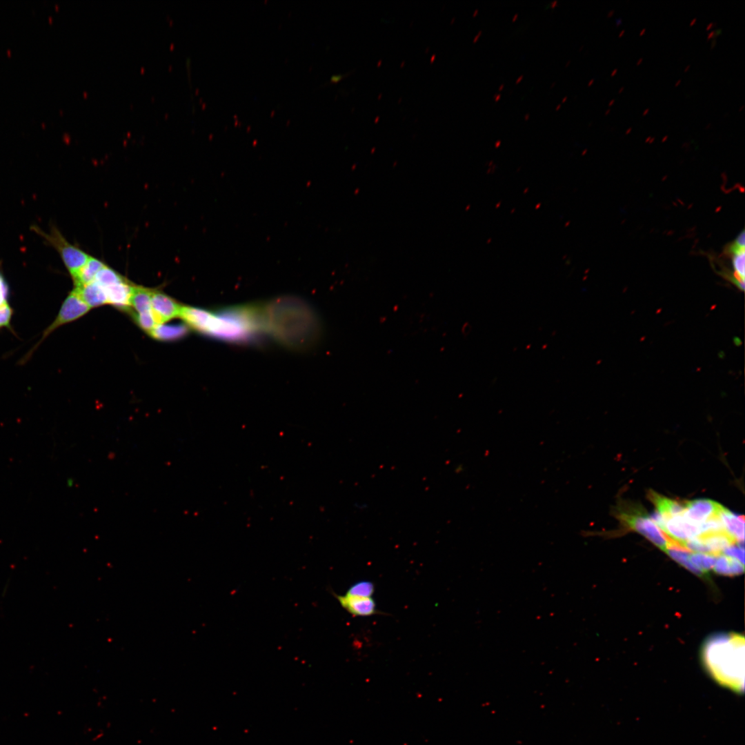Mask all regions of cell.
I'll list each match as a JSON object with an SVG mask.
<instances>
[{
	"label": "cell",
	"instance_id": "1f68e13d",
	"mask_svg": "<svg viewBox=\"0 0 745 745\" xmlns=\"http://www.w3.org/2000/svg\"><path fill=\"white\" fill-rule=\"evenodd\" d=\"M717 41L715 39H713L711 43V48L713 49L716 45Z\"/></svg>",
	"mask_w": 745,
	"mask_h": 745
},
{
	"label": "cell",
	"instance_id": "e575fe53",
	"mask_svg": "<svg viewBox=\"0 0 745 745\" xmlns=\"http://www.w3.org/2000/svg\"><path fill=\"white\" fill-rule=\"evenodd\" d=\"M614 12H615V10H610V11H609V12H608V14H607L608 17H611V15H613V14Z\"/></svg>",
	"mask_w": 745,
	"mask_h": 745
},
{
	"label": "cell",
	"instance_id": "7402d4cb",
	"mask_svg": "<svg viewBox=\"0 0 745 745\" xmlns=\"http://www.w3.org/2000/svg\"><path fill=\"white\" fill-rule=\"evenodd\" d=\"M374 592L375 585L372 582L361 580L352 584L346 595L359 597H372Z\"/></svg>",
	"mask_w": 745,
	"mask_h": 745
},
{
	"label": "cell",
	"instance_id": "d4e9b609",
	"mask_svg": "<svg viewBox=\"0 0 745 745\" xmlns=\"http://www.w3.org/2000/svg\"><path fill=\"white\" fill-rule=\"evenodd\" d=\"M722 553L724 555L731 558L735 559L740 562L742 564H744V548L743 545H731L723 550Z\"/></svg>",
	"mask_w": 745,
	"mask_h": 745
},
{
	"label": "cell",
	"instance_id": "f1b7e54d",
	"mask_svg": "<svg viewBox=\"0 0 745 745\" xmlns=\"http://www.w3.org/2000/svg\"><path fill=\"white\" fill-rule=\"evenodd\" d=\"M346 74H335V75H333L330 78V81L334 82V83L337 82L339 80H341L342 78H344V77H345Z\"/></svg>",
	"mask_w": 745,
	"mask_h": 745
},
{
	"label": "cell",
	"instance_id": "d6a6232c",
	"mask_svg": "<svg viewBox=\"0 0 745 745\" xmlns=\"http://www.w3.org/2000/svg\"><path fill=\"white\" fill-rule=\"evenodd\" d=\"M615 21H616V26H619L622 23V20L621 18L616 19Z\"/></svg>",
	"mask_w": 745,
	"mask_h": 745
},
{
	"label": "cell",
	"instance_id": "8992f818",
	"mask_svg": "<svg viewBox=\"0 0 745 745\" xmlns=\"http://www.w3.org/2000/svg\"><path fill=\"white\" fill-rule=\"evenodd\" d=\"M89 310L90 307L83 301L77 291L74 288L63 302L55 319L43 331L41 339L32 351L57 328L79 319L88 312Z\"/></svg>",
	"mask_w": 745,
	"mask_h": 745
},
{
	"label": "cell",
	"instance_id": "f6af8a7d",
	"mask_svg": "<svg viewBox=\"0 0 745 745\" xmlns=\"http://www.w3.org/2000/svg\"><path fill=\"white\" fill-rule=\"evenodd\" d=\"M624 89V86L621 87L620 89L618 91V93H621Z\"/></svg>",
	"mask_w": 745,
	"mask_h": 745
},
{
	"label": "cell",
	"instance_id": "f35d334b",
	"mask_svg": "<svg viewBox=\"0 0 745 745\" xmlns=\"http://www.w3.org/2000/svg\"><path fill=\"white\" fill-rule=\"evenodd\" d=\"M649 111V108H646L643 112V116H645Z\"/></svg>",
	"mask_w": 745,
	"mask_h": 745
},
{
	"label": "cell",
	"instance_id": "d6986e66",
	"mask_svg": "<svg viewBox=\"0 0 745 745\" xmlns=\"http://www.w3.org/2000/svg\"><path fill=\"white\" fill-rule=\"evenodd\" d=\"M713 569L718 574L734 576L743 573L744 566L735 559L719 555L716 557Z\"/></svg>",
	"mask_w": 745,
	"mask_h": 745
},
{
	"label": "cell",
	"instance_id": "52a82bcc",
	"mask_svg": "<svg viewBox=\"0 0 745 745\" xmlns=\"http://www.w3.org/2000/svg\"><path fill=\"white\" fill-rule=\"evenodd\" d=\"M662 530L680 545L702 533L699 525L688 521L684 514L666 519Z\"/></svg>",
	"mask_w": 745,
	"mask_h": 745
},
{
	"label": "cell",
	"instance_id": "bcb514c9",
	"mask_svg": "<svg viewBox=\"0 0 745 745\" xmlns=\"http://www.w3.org/2000/svg\"><path fill=\"white\" fill-rule=\"evenodd\" d=\"M689 68H690V65H688V66H686V67L685 68V69H684V72H686V71L688 70V69Z\"/></svg>",
	"mask_w": 745,
	"mask_h": 745
},
{
	"label": "cell",
	"instance_id": "8fae6325",
	"mask_svg": "<svg viewBox=\"0 0 745 745\" xmlns=\"http://www.w3.org/2000/svg\"><path fill=\"white\" fill-rule=\"evenodd\" d=\"M103 288V287H102ZM133 286L126 279L123 281L103 288L107 302L122 309L128 308Z\"/></svg>",
	"mask_w": 745,
	"mask_h": 745
},
{
	"label": "cell",
	"instance_id": "603a6c76",
	"mask_svg": "<svg viewBox=\"0 0 745 745\" xmlns=\"http://www.w3.org/2000/svg\"><path fill=\"white\" fill-rule=\"evenodd\" d=\"M733 257L732 259L733 266L734 272L744 277L745 275V252L744 247L739 246L735 244L731 248Z\"/></svg>",
	"mask_w": 745,
	"mask_h": 745
},
{
	"label": "cell",
	"instance_id": "6da1fadb",
	"mask_svg": "<svg viewBox=\"0 0 745 745\" xmlns=\"http://www.w3.org/2000/svg\"><path fill=\"white\" fill-rule=\"evenodd\" d=\"M179 317L209 337L232 343H247L265 335L261 306H237L208 311L182 306Z\"/></svg>",
	"mask_w": 745,
	"mask_h": 745
},
{
	"label": "cell",
	"instance_id": "7a4b0ae2",
	"mask_svg": "<svg viewBox=\"0 0 745 745\" xmlns=\"http://www.w3.org/2000/svg\"><path fill=\"white\" fill-rule=\"evenodd\" d=\"M261 308L265 332L277 341L292 347H302L318 337V320L298 299H277Z\"/></svg>",
	"mask_w": 745,
	"mask_h": 745
},
{
	"label": "cell",
	"instance_id": "cb8c5ba5",
	"mask_svg": "<svg viewBox=\"0 0 745 745\" xmlns=\"http://www.w3.org/2000/svg\"><path fill=\"white\" fill-rule=\"evenodd\" d=\"M134 319L138 326L145 331L149 332V333L158 325L152 310L136 313L134 315Z\"/></svg>",
	"mask_w": 745,
	"mask_h": 745
},
{
	"label": "cell",
	"instance_id": "277c9868",
	"mask_svg": "<svg viewBox=\"0 0 745 745\" xmlns=\"http://www.w3.org/2000/svg\"><path fill=\"white\" fill-rule=\"evenodd\" d=\"M32 229L57 251L72 279H74L90 256L70 244L54 226L50 228L49 232L36 226Z\"/></svg>",
	"mask_w": 745,
	"mask_h": 745
},
{
	"label": "cell",
	"instance_id": "ee69618b",
	"mask_svg": "<svg viewBox=\"0 0 745 745\" xmlns=\"http://www.w3.org/2000/svg\"><path fill=\"white\" fill-rule=\"evenodd\" d=\"M614 102H615V99H612V100H611V101H610L609 102V103H608V106H612V105L613 104V103H614Z\"/></svg>",
	"mask_w": 745,
	"mask_h": 745
},
{
	"label": "cell",
	"instance_id": "f5cc1de1",
	"mask_svg": "<svg viewBox=\"0 0 745 745\" xmlns=\"http://www.w3.org/2000/svg\"><path fill=\"white\" fill-rule=\"evenodd\" d=\"M650 138H651L650 137H648V138L646 139V141H648V140H650Z\"/></svg>",
	"mask_w": 745,
	"mask_h": 745
},
{
	"label": "cell",
	"instance_id": "ffe728a7",
	"mask_svg": "<svg viewBox=\"0 0 745 745\" xmlns=\"http://www.w3.org/2000/svg\"><path fill=\"white\" fill-rule=\"evenodd\" d=\"M123 276L117 271L105 265L97 273L95 281L101 287L105 288L110 285L125 281Z\"/></svg>",
	"mask_w": 745,
	"mask_h": 745
},
{
	"label": "cell",
	"instance_id": "484cf974",
	"mask_svg": "<svg viewBox=\"0 0 745 745\" xmlns=\"http://www.w3.org/2000/svg\"><path fill=\"white\" fill-rule=\"evenodd\" d=\"M12 314V308L8 302L3 304L0 306V328H11L10 321Z\"/></svg>",
	"mask_w": 745,
	"mask_h": 745
},
{
	"label": "cell",
	"instance_id": "e0dca14e",
	"mask_svg": "<svg viewBox=\"0 0 745 745\" xmlns=\"http://www.w3.org/2000/svg\"><path fill=\"white\" fill-rule=\"evenodd\" d=\"M188 332V328L183 324L163 325L158 324L150 335L154 338L161 341H172L180 339Z\"/></svg>",
	"mask_w": 745,
	"mask_h": 745
},
{
	"label": "cell",
	"instance_id": "816d5d0a",
	"mask_svg": "<svg viewBox=\"0 0 745 745\" xmlns=\"http://www.w3.org/2000/svg\"><path fill=\"white\" fill-rule=\"evenodd\" d=\"M711 126V123H708L707 126H706V128H708Z\"/></svg>",
	"mask_w": 745,
	"mask_h": 745
},
{
	"label": "cell",
	"instance_id": "74e56055",
	"mask_svg": "<svg viewBox=\"0 0 745 745\" xmlns=\"http://www.w3.org/2000/svg\"><path fill=\"white\" fill-rule=\"evenodd\" d=\"M617 68H615V69H614V70H613L612 71V72H611V74H610V75H611L612 77H613V76H614V75H615V74L617 73Z\"/></svg>",
	"mask_w": 745,
	"mask_h": 745
},
{
	"label": "cell",
	"instance_id": "f907efd6",
	"mask_svg": "<svg viewBox=\"0 0 745 745\" xmlns=\"http://www.w3.org/2000/svg\"><path fill=\"white\" fill-rule=\"evenodd\" d=\"M610 109H608V110H607L606 111V112H605V115H607V114H608V113H609V112H610Z\"/></svg>",
	"mask_w": 745,
	"mask_h": 745
},
{
	"label": "cell",
	"instance_id": "b9f144b4",
	"mask_svg": "<svg viewBox=\"0 0 745 745\" xmlns=\"http://www.w3.org/2000/svg\"><path fill=\"white\" fill-rule=\"evenodd\" d=\"M631 130H632V128H631V127H630V128H628V129H627V130L626 131V134L627 135V134L630 133V132H631Z\"/></svg>",
	"mask_w": 745,
	"mask_h": 745
},
{
	"label": "cell",
	"instance_id": "7bdbcfd3",
	"mask_svg": "<svg viewBox=\"0 0 745 745\" xmlns=\"http://www.w3.org/2000/svg\"><path fill=\"white\" fill-rule=\"evenodd\" d=\"M681 83V79H679L675 83V86H677Z\"/></svg>",
	"mask_w": 745,
	"mask_h": 745
},
{
	"label": "cell",
	"instance_id": "5bb4252c",
	"mask_svg": "<svg viewBox=\"0 0 745 745\" xmlns=\"http://www.w3.org/2000/svg\"><path fill=\"white\" fill-rule=\"evenodd\" d=\"M74 289L90 308L108 303L104 289L95 281Z\"/></svg>",
	"mask_w": 745,
	"mask_h": 745
},
{
	"label": "cell",
	"instance_id": "60d3db41",
	"mask_svg": "<svg viewBox=\"0 0 745 745\" xmlns=\"http://www.w3.org/2000/svg\"><path fill=\"white\" fill-rule=\"evenodd\" d=\"M624 32H625V30H622V31H621V32H619V35H618V36H619V37H622V35L624 34Z\"/></svg>",
	"mask_w": 745,
	"mask_h": 745
},
{
	"label": "cell",
	"instance_id": "d590c367",
	"mask_svg": "<svg viewBox=\"0 0 745 745\" xmlns=\"http://www.w3.org/2000/svg\"><path fill=\"white\" fill-rule=\"evenodd\" d=\"M697 21V19H696V18H694V19H693L691 20V21L690 22V26H693V24H694V23H695V21Z\"/></svg>",
	"mask_w": 745,
	"mask_h": 745
},
{
	"label": "cell",
	"instance_id": "5b68a950",
	"mask_svg": "<svg viewBox=\"0 0 745 745\" xmlns=\"http://www.w3.org/2000/svg\"><path fill=\"white\" fill-rule=\"evenodd\" d=\"M619 517L626 526L646 537L664 552L668 547L670 538L664 535L639 509L622 511Z\"/></svg>",
	"mask_w": 745,
	"mask_h": 745
},
{
	"label": "cell",
	"instance_id": "2e32d148",
	"mask_svg": "<svg viewBox=\"0 0 745 745\" xmlns=\"http://www.w3.org/2000/svg\"><path fill=\"white\" fill-rule=\"evenodd\" d=\"M104 266L101 261L90 256L77 277L73 279L75 287L94 281L97 273Z\"/></svg>",
	"mask_w": 745,
	"mask_h": 745
},
{
	"label": "cell",
	"instance_id": "c3c4849f",
	"mask_svg": "<svg viewBox=\"0 0 745 745\" xmlns=\"http://www.w3.org/2000/svg\"><path fill=\"white\" fill-rule=\"evenodd\" d=\"M744 106L742 105V106H741V107H740V108H739V112H741V111L742 110V109L744 108Z\"/></svg>",
	"mask_w": 745,
	"mask_h": 745
},
{
	"label": "cell",
	"instance_id": "83f0119b",
	"mask_svg": "<svg viewBox=\"0 0 745 745\" xmlns=\"http://www.w3.org/2000/svg\"><path fill=\"white\" fill-rule=\"evenodd\" d=\"M735 244L736 245H737V246L744 247V245H745V234H744V230L741 233H739V235L737 236V237L735 239Z\"/></svg>",
	"mask_w": 745,
	"mask_h": 745
},
{
	"label": "cell",
	"instance_id": "9c48e42d",
	"mask_svg": "<svg viewBox=\"0 0 745 745\" xmlns=\"http://www.w3.org/2000/svg\"><path fill=\"white\" fill-rule=\"evenodd\" d=\"M181 306L161 292L153 291L151 298L152 312L158 323L162 324L179 317Z\"/></svg>",
	"mask_w": 745,
	"mask_h": 745
},
{
	"label": "cell",
	"instance_id": "30bf717a",
	"mask_svg": "<svg viewBox=\"0 0 745 745\" xmlns=\"http://www.w3.org/2000/svg\"><path fill=\"white\" fill-rule=\"evenodd\" d=\"M339 603L353 616L367 617L379 613L372 597H359L348 595H335Z\"/></svg>",
	"mask_w": 745,
	"mask_h": 745
},
{
	"label": "cell",
	"instance_id": "3957f363",
	"mask_svg": "<svg viewBox=\"0 0 745 745\" xmlns=\"http://www.w3.org/2000/svg\"><path fill=\"white\" fill-rule=\"evenodd\" d=\"M708 670L719 683L740 690L744 686V637L739 634L711 637L702 650Z\"/></svg>",
	"mask_w": 745,
	"mask_h": 745
},
{
	"label": "cell",
	"instance_id": "44dd1931",
	"mask_svg": "<svg viewBox=\"0 0 745 745\" xmlns=\"http://www.w3.org/2000/svg\"><path fill=\"white\" fill-rule=\"evenodd\" d=\"M716 557L709 554L696 553L691 554L689 559L692 564L705 575L713 568Z\"/></svg>",
	"mask_w": 745,
	"mask_h": 745
},
{
	"label": "cell",
	"instance_id": "4fadbf2b",
	"mask_svg": "<svg viewBox=\"0 0 745 745\" xmlns=\"http://www.w3.org/2000/svg\"><path fill=\"white\" fill-rule=\"evenodd\" d=\"M719 517L722 522L726 533L739 544H744V517L731 512L723 507L719 513Z\"/></svg>",
	"mask_w": 745,
	"mask_h": 745
},
{
	"label": "cell",
	"instance_id": "9a60e30c",
	"mask_svg": "<svg viewBox=\"0 0 745 745\" xmlns=\"http://www.w3.org/2000/svg\"><path fill=\"white\" fill-rule=\"evenodd\" d=\"M673 559L689 570L694 574L702 576L704 574L695 567L690 561V551L677 542L670 539V542L665 551Z\"/></svg>",
	"mask_w": 745,
	"mask_h": 745
},
{
	"label": "cell",
	"instance_id": "4dcf8cb0",
	"mask_svg": "<svg viewBox=\"0 0 745 745\" xmlns=\"http://www.w3.org/2000/svg\"><path fill=\"white\" fill-rule=\"evenodd\" d=\"M714 32H715V30H712L708 34V35H707V41H708L710 39H712V38H713V37L714 35Z\"/></svg>",
	"mask_w": 745,
	"mask_h": 745
},
{
	"label": "cell",
	"instance_id": "f546056e",
	"mask_svg": "<svg viewBox=\"0 0 745 745\" xmlns=\"http://www.w3.org/2000/svg\"><path fill=\"white\" fill-rule=\"evenodd\" d=\"M721 33H722V29H721V28H717V30H715V32H714V35H713V37L712 39H716V37H717V36H718L719 34H720Z\"/></svg>",
	"mask_w": 745,
	"mask_h": 745
},
{
	"label": "cell",
	"instance_id": "ba28073f",
	"mask_svg": "<svg viewBox=\"0 0 745 745\" xmlns=\"http://www.w3.org/2000/svg\"><path fill=\"white\" fill-rule=\"evenodd\" d=\"M684 517L694 524H701L712 517L719 516L723 506L713 500L698 499L684 504Z\"/></svg>",
	"mask_w": 745,
	"mask_h": 745
},
{
	"label": "cell",
	"instance_id": "ab89813d",
	"mask_svg": "<svg viewBox=\"0 0 745 745\" xmlns=\"http://www.w3.org/2000/svg\"><path fill=\"white\" fill-rule=\"evenodd\" d=\"M645 31H646V28H643V29H642V30L640 31V32H639V35H640V36L643 35V34H644V33L645 32Z\"/></svg>",
	"mask_w": 745,
	"mask_h": 745
},
{
	"label": "cell",
	"instance_id": "7c38bea8",
	"mask_svg": "<svg viewBox=\"0 0 745 745\" xmlns=\"http://www.w3.org/2000/svg\"><path fill=\"white\" fill-rule=\"evenodd\" d=\"M648 497L655 504L657 512L664 521L670 517L684 514V505L677 501L662 496L653 490L649 492Z\"/></svg>",
	"mask_w": 745,
	"mask_h": 745
},
{
	"label": "cell",
	"instance_id": "7dc6e473",
	"mask_svg": "<svg viewBox=\"0 0 745 745\" xmlns=\"http://www.w3.org/2000/svg\"><path fill=\"white\" fill-rule=\"evenodd\" d=\"M593 81H594V79H591V81H590L589 83H588V86L591 85Z\"/></svg>",
	"mask_w": 745,
	"mask_h": 745
},
{
	"label": "cell",
	"instance_id": "836d02e7",
	"mask_svg": "<svg viewBox=\"0 0 745 745\" xmlns=\"http://www.w3.org/2000/svg\"><path fill=\"white\" fill-rule=\"evenodd\" d=\"M712 27H713V22H711L706 26V30H709L711 28H712Z\"/></svg>",
	"mask_w": 745,
	"mask_h": 745
},
{
	"label": "cell",
	"instance_id": "681fc988",
	"mask_svg": "<svg viewBox=\"0 0 745 745\" xmlns=\"http://www.w3.org/2000/svg\"><path fill=\"white\" fill-rule=\"evenodd\" d=\"M667 138H668V136H667V135H666V136H665V137H664V138L662 139V141H665V140H666V139Z\"/></svg>",
	"mask_w": 745,
	"mask_h": 745
},
{
	"label": "cell",
	"instance_id": "db71d44e",
	"mask_svg": "<svg viewBox=\"0 0 745 745\" xmlns=\"http://www.w3.org/2000/svg\"><path fill=\"white\" fill-rule=\"evenodd\" d=\"M654 139H655V138H654V137H653V138H652V139H650V143H652V142H653V141H654Z\"/></svg>",
	"mask_w": 745,
	"mask_h": 745
},
{
	"label": "cell",
	"instance_id": "ac0fdd59",
	"mask_svg": "<svg viewBox=\"0 0 745 745\" xmlns=\"http://www.w3.org/2000/svg\"><path fill=\"white\" fill-rule=\"evenodd\" d=\"M152 292L153 291L143 287L133 286L130 305L137 313L152 310L151 298Z\"/></svg>",
	"mask_w": 745,
	"mask_h": 745
},
{
	"label": "cell",
	"instance_id": "8d00e7d4",
	"mask_svg": "<svg viewBox=\"0 0 745 745\" xmlns=\"http://www.w3.org/2000/svg\"><path fill=\"white\" fill-rule=\"evenodd\" d=\"M642 61H643V58H642V57H641V58H640V59H638V61H637V63H636V65H637V66H639V64H640V63H641L642 62Z\"/></svg>",
	"mask_w": 745,
	"mask_h": 745
},
{
	"label": "cell",
	"instance_id": "4316f807",
	"mask_svg": "<svg viewBox=\"0 0 745 745\" xmlns=\"http://www.w3.org/2000/svg\"><path fill=\"white\" fill-rule=\"evenodd\" d=\"M8 295V285L0 273V306L3 304L8 302L7 298Z\"/></svg>",
	"mask_w": 745,
	"mask_h": 745
}]
</instances>
